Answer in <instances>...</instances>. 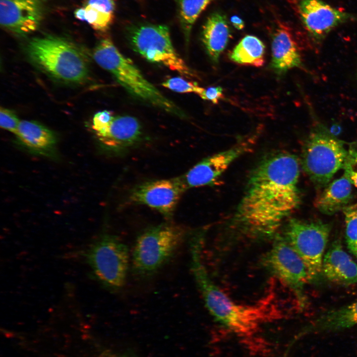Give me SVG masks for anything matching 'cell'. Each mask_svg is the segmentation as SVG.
Instances as JSON below:
<instances>
[{"label": "cell", "mask_w": 357, "mask_h": 357, "mask_svg": "<svg viewBox=\"0 0 357 357\" xmlns=\"http://www.w3.org/2000/svg\"><path fill=\"white\" fill-rule=\"evenodd\" d=\"M299 167L297 157L286 152L262 160L249 178L236 221L253 234H273L299 203Z\"/></svg>", "instance_id": "6da1fadb"}, {"label": "cell", "mask_w": 357, "mask_h": 357, "mask_svg": "<svg viewBox=\"0 0 357 357\" xmlns=\"http://www.w3.org/2000/svg\"><path fill=\"white\" fill-rule=\"evenodd\" d=\"M204 242L199 237L188 240L190 271L207 310L217 321L236 333L249 335L264 322L280 316L270 296L256 304L245 305L224 293L210 278L202 262Z\"/></svg>", "instance_id": "7a4b0ae2"}, {"label": "cell", "mask_w": 357, "mask_h": 357, "mask_svg": "<svg viewBox=\"0 0 357 357\" xmlns=\"http://www.w3.org/2000/svg\"><path fill=\"white\" fill-rule=\"evenodd\" d=\"M93 57L101 67L107 70L132 95L152 106L178 117L184 114L171 100L149 82L129 58L122 55L109 38L101 40Z\"/></svg>", "instance_id": "3957f363"}, {"label": "cell", "mask_w": 357, "mask_h": 357, "mask_svg": "<svg viewBox=\"0 0 357 357\" xmlns=\"http://www.w3.org/2000/svg\"><path fill=\"white\" fill-rule=\"evenodd\" d=\"M32 61L52 77L67 83L85 80L88 74L87 59L73 43L59 36L32 39L27 46Z\"/></svg>", "instance_id": "277c9868"}, {"label": "cell", "mask_w": 357, "mask_h": 357, "mask_svg": "<svg viewBox=\"0 0 357 357\" xmlns=\"http://www.w3.org/2000/svg\"><path fill=\"white\" fill-rule=\"evenodd\" d=\"M188 236L184 227L171 223L143 231L136 238L132 249L133 273L141 279L154 275L174 256Z\"/></svg>", "instance_id": "5b68a950"}, {"label": "cell", "mask_w": 357, "mask_h": 357, "mask_svg": "<svg viewBox=\"0 0 357 357\" xmlns=\"http://www.w3.org/2000/svg\"><path fill=\"white\" fill-rule=\"evenodd\" d=\"M348 154L344 143L323 127L313 129L302 149V169L317 188L326 186L343 169Z\"/></svg>", "instance_id": "8992f818"}, {"label": "cell", "mask_w": 357, "mask_h": 357, "mask_svg": "<svg viewBox=\"0 0 357 357\" xmlns=\"http://www.w3.org/2000/svg\"><path fill=\"white\" fill-rule=\"evenodd\" d=\"M87 262L95 279L104 288L117 292L125 285L129 263L128 246L118 237L104 234L89 246Z\"/></svg>", "instance_id": "52a82bcc"}, {"label": "cell", "mask_w": 357, "mask_h": 357, "mask_svg": "<svg viewBox=\"0 0 357 357\" xmlns=\"http://www.w3.org/2000/svg\"><path fill=\"white\" fill-rule=\"evenodd\" d=\"M132 49L150 62L163 65L187 78L194 77L191 69L176 51L169 27L162 24L141 23L127 29Z\"/></svg>", "instance_id": "ba28073f"}, {"label": "cell", "mask_w": 357, "mask_h": 357, "mask_svg": "<svg viewBox=\"0 0 357 357\" xmlns=\"http://www.w3.org/2000/svg\"><path fill=\"white\" fill-rule=\"evenodd\" d=\"M331 226L321 221H305L293 218L285 227L284 238L303 261L309 280L322 272L324 253Z\"/></svg>", "instance_id": "9c48e42d"}, {"label": "cell", "mask_w": 357, "mask_h": 357, "mask_svg": "<svg viewBox=\"0 0 357 357\" xmlns=\"http://www.w3.org/2000/svg\"><path fill=\"white\" fill-rule=\"evenodd\" d=\"M263 263L268 270L294 293L300 307L305 305L304 287L309 278L300 256L283 237L274 242Z\"/></svg>", "instance_id": "30bf717a"}, {"label": "cell", "mask_w": 357, "mask_h": 357, "mask_svg": "<svg viewBox=\"0 0 357 357\" xmlns=\"http://www.w3.org/2000/svg\"><path fill=\"white\" fill-rule=\"evenodd\" d=\"M186 189L181 177L147 181L135 187L129 199L131 203L146 205L170 219Z\"/></svg>", "instance_id": "8fae6325"}, {"label": "cell", "mask_w": 357, "mask_h": 357, "mask_svg": "<svg viewBox=\"0 0 357 357\" xmlns=\"http://www.w3.org/2000/svg\"><path fill=\"white\" fill-rule=\"evenodd\" d=\"M253 143L242 141L203 159L181 177L187 188L215 182L233 162L252 150Z\"/></svg>", "instance_id": "7c38bea8"}, {"label": "cell", "mask_w": 357, "mask_h": 357, "mask_svg": "<svg viewBox=\"0 0 357 357\" xmlns=\"http://www.w3.org/2000/svg\"><path fill=\"white\" fill-rule=\"evenodd\" d=\"M298 7L306 30L317 41L323 39L335 27L355 18L322 0H299Z\"/></svg>", "instance_id": "4fadbf2b"}, {"label": "cell", "mask_w": 357, "mask_h": 357, "mask_svg": "<svg viewBox=\"0 0 357 357\" xmlns=\"http://www.w3.org/2000/svg\"><path fill=\"white\" fill-rule=\"evenodd\" d=\"M43 17L41 0H0V23L17 36L28 35L39 27Z\"/></svg>", "instance_id": "5bb4252c"}, {"label": "cell", "mask_w": 357, "mask_h": 357, "mask_svg": "<svg viewBox=\"0 0 357 357\" xmlns=\"http://www.w3.org/2000/svg\"><path fill=\"white\" fill-rule=\"evenodd\" d=\"M92 127L103 146L115 151L133 146L141 135L139 121L130 116L113 115L105 123Z\"/></svg>", "instance_id": "9a60e30c"}, {"label": "cell", "mask_w": 357, "mask_h": 357, "mask_svg": "<svg viewBox=\"0 0 357 357\" xmlns=\"http://www.w3.org/2000/svg\"><path fill=\"white\" fill-rule=\"evenodd\" d=\"M271 67L281 74L294 67H299L301 59L295 37L286 26L280 24L272 35Z\"/></svg>", "instance_id": "2e32d148"}, {"label": "cell", "mask_w": 357, "mask_h": 357, "mask_svg": "<svg viewBox=\"0 0 357 357\" xmlns=\"http://www.w3.org/2000/svg\"><path fill=\"white\" fill-rule=\"evenodd\" d=\"M322 272L329 281L348 286L357 283V264L339 240L333 241L324 255Z\"/></svg>", "instance_id": "e0dca14e"}, {"label": "cell", "mask_w": 357, "mask_h": 357, "mask_svg": "<svg viewBox=\"0 0 357 357\" xmlns=\"http://www.w3.org/2000/svg\"><path fill=\"white\" fill-rule=\"evenodd\" d=\"M231 36V29L225 14L215 12L208 17L202 27L201 40L207 53L214 62H218Z\"/></svg>", "instance_id": "ac0fdd59"}, {"label": "cell", "mask_w": 357, "mask_h": 357, "mask_svg": "<svg viewBox=\"0 0 357 357\" xmlns=\"http://www.w3.org/2000/svg\"><path fill=\"white\" fill-rule=\"evenodd\" d=\"M352 197V183L343 175L325 186L313 204L320 212L331 215L348 206Z\"/></svg>", "instance_id": "d6986e66"}, {"label": "cell", "mask_w": 357, "mask_h": 357, "mask_svg": "<svg viewBox=\"0 0 357 357\" xmlns=\"http://www.w3.org/2000/svg\"><path fill=\"white\" fill-rule=\"evenodd\" d=\"M15 134L28 149L39 154H50L56 143L54 133L34 121H20Z\"/></svg>", "instance_id": "ffe728a7"}, {"label": "cell", "mask_w": 357, "mask_h": 357, "mask_svg": "<svg viewBox=\"0 0 357 357\" xmlns=\"http://www.w3.org/2000/svg\"><path fill=\"white\" fill-rule=\"evenodd\" d=\"M357 325V299L351 303L330 310L317 318L309 330L335 331Z\"/></svg>", "instance_id": "44dd1931"}, {"label": "cell", "mask_w": 357, "mask_h": 357, "mask_svg": "<svg viewBox=\"0 0 357 357\" xmlns=\"http://www.w3.org/2000/svg\"><path fill=\"white\" fill-rule=\"evenodd\" d=\"M265 46L257 37H243L229 55L231 60L244 65L260 67L264 63Z\"/></svg>", "instance_id": "7402d4cb"}, {"label": "cell", "mask_w": 357, "mask_h": 357, "mask_svg": "<svg viewBox=\"0 0 357 357\" xmlns=\"http://www.w3.org/2000/svg\"><path fill=\"white\" fill-rule=\"evenodd\" d=\"M214 0H176L178 17L186 44L192 27L202 12Z\"/></svg>", "instance_id": "603a6c76"}, {"label": "cell", "mask_w": 357, "mask_h": 357, "mask_svg": "<svg viewBox=\"0 0 357 357\" xmlns=\"http://www.w3.org/2000/svg\"><path fill=\"white\" fill-rule=\"evenodd\" d=\"M85 20L96 31L105 32L114 19V13L109 9L95 4L86 3Z\"/></svg>", "instance_id": "cb8c5ba5"}, {"label": "cell", "mask_w": 357, "mask_h": 357, "mask_svg": "<svg viewBox=\"0 0 357 357\" xmlns=\"http://www.w3.org/2000/svg\"><path fill=\"white\" fill-rule=\"evenodd\" d=\"M346 224V241L350 252L357 257V204L343 209Z\"/></svg>", "instance_id": "d4e9b609"}, {"label": "cell", "mask_w": 357, "mask_h": 357, "mask_svg": "<svg viewBox=\"0 0 357 357\" xmlns=\"http://www.w3.org/2000/svg\"><path fill=\"white\" fill-rule=\"evenodd\" d=\"M162 85L174 92L185 93H194L199 96L202 93L204 88L200 87L194 82L188 81L180 77L170 78L164 81Z\"/></svg>", "instance_id": "484cf974"}, {"label": "cell", "mask_w": 357, "mask_h": 357, "mask_svg": "<svg viewBox=\"0 0 357 357\" xmlns=\"http://www.w3.org/2000/svg\"><path fill=\"white\" fill-rule=\"evenodd\" d=\"M343 169L344 175L357 188V144L350 145Z\"/></svg>", "instance_id": "4316f807"}, {"label": "cell", "mask_w": 357, "mask_h": 357, "mask_svg": "<svg viewBox=\"0 0 357 357\" xmlns=\"http://www.w3.org/2000/svg\"><path fill=\"white\" fill-rule=\"evenodd\" d=\"M20 121L16 115L11 111L1 107L0 126L1 128L16 134Z\"/></svg>", "instance_id": "83f0119b"}, {"label": "cell", "mask_w": 357, "mask_h": 357, "mask_svg": "<svg viewBox=\"0 0 357 357\" xmlns=\"http://www.w3.org/2000/svg\"><path fill=\"white\" fill-rule=\"evenodd\" d=\"M202 99L210 101L213 104L218 103L224 97L223 88L220 86H211L204 89L199 96Z\"/></svg>", "instance_id": "f1b7e54d"}, {"label": "cell", "mask_w": 357, "mask_h": 357, "mask_svg": "<svg viewBox=\"0 0 357 357\" xmlns=\"http://www.w3.org/2000/svg\"><path fill=\"white\" fill-rule=\"evenodd\" d=\"M230 21L233 26L238 30H242L244 27L243 20L237 15H233L231 17Z\"/></svg>", "instance_id": "f546056e"}, {"label": "cell", "mask_w": 357, "mask_h": 357, "mask_svg": "<svg viewBox=\"0 0 357 357\" xmlns=\"http://www.w3.org/2000/svg\"><path fill=\"white\" fill-rule=\"evenodd\" d=\"M74 16L77 19L85 21V10L84 7L76 9L74 12Z\"/></svg>", "instance_id": "4dcf8cb0"}, {"label": "cell", "mask_w": 357, "mask_h": 357, "mask_svg": "<svg viewBox=\"0 0 357 357\" xmlns=\"http://www.w3.org/2000/svg\"><path fill=\"white\" fill-rule=\"evenodd\" d=\"M329 133L333 136L336 137L339 135L341 132V127L338 124H333L328 130Z\"/></svg>", "instance_id": "1f68e13d"}, {"label": "cell", "mask_w": 357, "mask_h": 357, "mask_svg": "<svg viewBox=\"0 0 357 357\" xmlns=\"http://www.w3.org/2000/svg\"><path fill=\"white\" fill-rule=\"evenodd\" d=\"M102 357H121L115 355L107 354L103 355Z\"/></svg>", "instance_id": "d6a6232c"}]
</instances>
